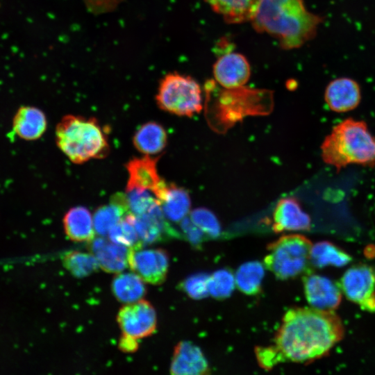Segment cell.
I'll return each mask as SVG.
<instances>
[{"label":"cell","instance_id":"obj_1","mask_svg":"<svg viewBox=\"0 0 375 375\" xmlns=\"http://www.w3.org/2000/svg\"><path fill=\"white\" fill-rule=\"evenodd\" d=\"M344 333L342 321L333 311L292 308L283 317L273 347L281 362H308L328 353Z\"/></svg>","mask_w":375,"mask_h":375},{"label":"cell","instance_id":"obj_2","mask_svg":"<svg viewBox=\"0 0 375 375\" xmlns=\"http://www.w3.org/2000/svg\"><path fill=\"white\" fill-rule=\"evenodd\" d=\"M322 20L306 10L303 0H261L251 22L256 31L274 36L282 47L290 49L310 40Z\"/></svg>","mask_w":375,"mask_h":375},{"label":"cell","instance_id":"obj_3","mask_svg":"<svg viewBox=\"0 0 375 375\" xmlns=\"http://www.w3.org/2000/svg\"><path fill=\"white\" fill-rule=\"evenodd\" d=\"M323 161L338 172L349 165L375 166V137L364 121L347 118L335 125L321 145Z\"/></svg>","mask_w":375,"mask_h":375},{"label":"cell","instance_id":"obj_4","mask_svg":"<svg viewBox=\"0 0 375 375\" xmlns=\"http://www.w3.org/2000/svg\"><path fill=\"white\" fill-rule=\"evenodd\" d=\"M59 149L74 163L103 158L109 151L105 129L92 117L66 115L56 130Z\"/></svg>","mask_w":375,"mask_h":375},{"label":"cell","instance_id":"obj_5","mask_svg":"<svg viewBox=\"0 0 375 375\" xmlns=\"http://www.w3.org/2000/svg\"><path fill=\"white\" fill-rule=\"evenodd\" d=\"M272 105V96L269 91L244 86L226 89L213 105L207 106L206 117L210 126L222 132L246 116L269 114Z\"/></svg>","mask_w":375,"mask_h":375},{"label":"cell","instance_id":"obj_6","mask_svg":"<svg viewBox=\"0 0 375 375\" xmlns=\"http://www.w3.org/2000/svg\"><path fill=\"white\" fill-rule=\"evenodd\" d=\"M312 246L311 242L301 235L281 237L268 245L265 265L280 279L295 277L302 274L310 262Z\"/></svg>","mask_w":375,"mask_h":375},{"label":"cell","instance_id":"obj_7","mask_svg":"<svg viewBox=\"0 0 375 375\" xmlns=\"http://www.w3.org/2000/svg\"><path fill=\"white\" fill-rule=\"evenodd\" d=\"M156 99L160 109L178 116L192 117L203 108L198 83L190 76L176 72L162 78Z\"/></svg>","mask_w":375,"mask_h":375},{"label":"cell","instance_id":"obj_8","mask_svg":"<svg viewBox=\"0 0 375 375\" xmlns=\"http://www.w3.org/2000/svg\"><path fill=\"white\" fill-rule=\"evenodd\" d=\"M117 320L122 335L137 340L152 335L157 326L154 308L149 301L143 299L121 308Z\"/></svg>","mask_w":375,"mask_h":375},{"label":"cell","instance_id":"obj_9","mask_svg":"<svg viewBox=\"0 0 375 375\" xmlns=\"http://www.w3.org/2000/svg\"><path fill=\"white\" fill-rule=\"evenodd\" d=\"M169 260L168 253L162 249H128V265L144 281L159 285L166 278Z\"/></svg>","mask_w":375,"mask_h":375},{"label":"cell","instance_id":"obj_10","mask_svg":"<svg viewBox=\"0 0 375 375\" xmlns=\"http://www.w3.org/2000/svg\"><path fill=\"white\" fill-rule=\"evenodd\" d=\"M303 289L306 298L313 308L333 311L340 304V289L327 277L309 274L304 278Z\"/></svg>","mask_w":375,"mask_h":375},{"label":"cell","instance_id":"obj_11","mask_svg":"<svg viewBox=\"0 0 375 375\" xmlns=\"http://www.w3.org/2000/svg\"><path fill=\"white\" fill-rule=\"evenodd\" d=\"M157 160L158 158H153L148 155L131 160L126 165L128 173L126 190H148L157 199L167 183L158 174Z\"/></svg>","mask_w":375,"mask_h":375},{"label":"cell","instance_id":"obj_12","mask_svg":"<svg viewBox=\"0 0 375 375\" xmlns=\"http://www.w3.org/2000/svg\"><path fill=\"white\" fill-rule=\"evenodd\" d=\"M213 74L221 86L234 89L245 85L250 77L251 69L243 55L230 52L217 60L213 66Z\"/></svg>","mask_w":375,"mask_h":375},{"label":"cell","instance_id":"obj_13","mask_svg":"<svg viewBox=\"0 0 375 375\" xmlns=\"http://www.w3.org/2000/svg\"><path fill=\"white\" fill-rule=\"evenodd\" d=\"M341 290L346 297L360 306L375 294V272L365 265H356L345 272Z\"/></svg>","mask_w":375,"mask_h":375},{"label":"cell","instance_id":"obj_14","mask_svg":"<svg viewBox=\"0 0 375 375\" xmlns=\"http://www.w3.org/2000/svg\"><path fill=\"white\" fill-rule=\"evenodd\" d=\"M324 100L329 109L335 112L354 110L361 100L359 84L348 77H340L328 83L324 92Z\"/></svg>","mask_w":375,"mask_h":375},{"label":"cell","instance_id":"obj_15","mask_svg":"<svg viewBox=\"0 0 375 375\" xmlns=\"http://www.w3.org/2000/svg\"><path fill=\"white\" fill-rule=\"evenodd\" d=\"M160 204L140 215H134L133 224L144 244H151L178 234L169 226Z\"/></svg>","mask_w":375,"mask_h":375},{"label":"cell","instance_id":"obj_16","mask_svg":"<svg viewBox=\"0 0 375 375\" xmlns=\"http://www.w3.org/2000/svg\"><path fill=\"white\" fill-rule=\"evenodd\" d=\"M209 372L208 361L199 347L185 341L177 344L170 365L172 374L202 375Z\"/></svg>","mask_w":375,"mask_h":375},{"label":"cell","instance_id":"obj_17","mask_svg":"<svg viewBox=\"0 0 375 375\" xmlns=\"http://www.w3.org/2000/svg\"><path fill=\"white\" fill-rule=\"evenodd\" d=\"M310 226L309 215L297 199L286 197L278 202L273 213L272 228L275 232L308 231Z\"/></svg>","mask_w":375,"mask_h":375},{"label":"cell","instance_id":"obj_18","mask_svg":"<svg viewBox=\"0 0 375 375\" xmlns=\"http://www.w3.org/2000/svg\"><path fill=\"white\" fill-rule=\"evenodd\" d=\"M90 242L89 249L103 271L118 274L127 267L128 248L102 237L94 238Z\"/></svg>","mask_w":375,"mask_h":375},{"label":"cell","instance_id":"obj_19","mask_svg":"<svg viewBox=\"0 0 375 375\" xmlns=\"http://www.w3.org/2000/svg\"><path fill=\"white\" fill-rule=\"evenodd\" d=\"M157 199L164 215L172 222H181L190 212L191 201L188 192L175 184L167 183Z\"/></svg>","mask_w":375,"mask_h":375},{"label":"cell","instance_id":"obj_20","mask_svg":"<svg viewBox=\"0 0 375 375\" xmlns=\"http://www.w3.org/2000/svg\"><path fill=\"white\" fill-rule=\"evenodd\" d=\"M44 113L35 107L22 106L16 112L12 122L13 131L26 140L40 138L47 129Z\"/></svg>","mask_w":375,"mask_h":375},{"label":"cell","instance_id":"obj_21","mask_svg":"<svg viewBox=\"0 0 375 375\" xmlns=\"http://www.w3.org/2000/svg\"><path fill=\"white\" fill-rule=\"evenodd\" d=\"M131 213L126 194H115L110 203L99 207L94 213L93 222L95 232L104 236L125 216Z\"/></svg>","mask_w":375,"mask_h":375},{"label":"cell","instance_id":"obj_22","mask_svg":"<svg viewBox=\"0 0 375 375\" xmlns=\"http://www.w3.org/2000/svg\"><path fill=\"white\" fill-rule=\"evenodd\" d=\"M215 12L230 24L251 21L261 0H206Z\"/></svg>","mask_w":375,"mask_h":375},{"label":"cell","instance_id":"obj_23","mask_svg":"<svg viewBox=\"0 0 375 375\" xmlns=\"http://www.w3.org/2000/svg\"><path fill=\"white\" fill-rule=\"evenodd\" d=\"M67 237L74 242H90L94 238L93 218L88 208L76 206L71 208L63 219Z\"/></svg>","mask_w":375,"mask_h":375},{"label":"cell","instance_id":"obj_24","mask_svg":"<svg viewBox=\"0 0 375 375\" xmlns=\"http://www.w3.org/2000/svg\"><path fill=\"white\" fill-rule=\"evenodd\" d=\"M167 142L166 131L160 124L154 122L142 125L133 137L135 147L148 156L162 151Z\"/></svg>","mask_w":375,"mask_h":375},{"label":"cell","instance_id":"obj_25","mask_svg":"<svg viewBox=\"0 0 375 375\" xmlns=\"http://www.w3.org/2000/svg\"><path fill=\"white\" fill-rule=\"evenodd\" d=\"M111 288L115 297L126 304L142 299L147 292L144 281L134 272L117 274Z\"/></svg>","mask_w":375,"mask_h":375},{"label":"cell","instance_id":"obj_26","mask_svg":"<svg viewBox=\"0 0 375 375\" xmlns=\"http://www.w3.org/2000/svg\"><path fill=\"white\" fill-rule=\"evenodd\" d=\"M351 260V257L329 242H319L312 246L310 261L317 267L326 266L343 267Z\"/></svg>","mask_w":375,"mask_h":375},{"label":"cell","instance_id":"obj_27","mask_svg":"<svg viewBox=\"0 0 375 375\" xmlns=\"http://www.w3.org/2000/svg\"><path fill=\"white\" fill-rule=\"evenodd\" d=\"M264 274V266L260 262L258 261L246 262L236 272L235 285L241 292L247 294H256L260 290Z\"/></svg>","mask_w":375,"mask_h":375},{"label":"cell","instance_id":"obj_28","mask_svg":"<svg viewBox=\"0 0 375 375\" xmlns=\"http://www.w3.org/2000/svg\"><path fill=\"white\" fill-rule=\"evenodd\" d=\"M62 262L65 269L78 278L89 276L99 267L97 258L92 253L69 251L64 254Z\"/></svg>","mask_w":375,"mask_h":375},{"label":"cell","instance_id":"obj_29","mask_svg":"<svg viewBox=\"0 0 375 375\" xmlns=\"http://www.w3.org/2000/svg\"><path fill=\"white\" fill-rule=\"evenodd\" d=\"M133 217L134 215L128 213L113 226L108 233L109 240L128 249L142 247L143 243L134 226Z\"/></svg>","mask_w":375,"mask_h":375},{"label":"cell","instance_id":"obj_30","mask_svg":"<svg viewBox=\"0 0 375 375\" xmlns=\"http://www.w3.org/2000/svg\"><path fill=\"white\" fill-rule=\"evenodd\" d=\"M235 285V277L228 269H219L209 276V294L215 298L224 299L229 297Z\"/></svg>","mask_w":375,"mask_h":375},{"label":"cell","instance_id":"obj_31","mask_svg":"<svg viewBox=\"0 0 375 375\" xmlns=\"http://www.w3.org/2000/svg\"><path fill=\"white\" fill-rule=\"evenodd\" d=\"M126 197L129 211L134 215L143 214L159 203L155 195L148 190L140 189L126 190Z\"/></svg>","mask_w":375,"mask_h":375},{"label":"cell","instance_id":"obj_32","mask_svg":"<svg viewBox=\"0 0 375 375\" xmlns=\"http://www.w3.org/2000/svg\"><path fill=\"white\" fill-rule=\"evenodd\" d=\"M190 219L206 235L217 237L220 234L221 226L215 214L205 208H198L190 212Z\"/></svg>","mask_w":375,"mask_h":375},{"label":"cell","instance_id":"obj_33","mask_svg":"<svg viewBox=\"0 0 375 375\" xmlns=\"http://www.w3.org/2000/svg\"><path fill=\"white\" fill-rule=\"evenodd\" d=\"M209 276L198 274L187 278L181 284L183 290L192 299H199L209 294Z\"/></svg>","mask_w":375,"mask_h":375},{"label":"cell","instance_id":"obj_34","mask_svg":"<svg viewBox=\"0 0 375 375\" xmlns=\"http://www.w3.org/2000/svg\"><path fill=\"white\" fill-rule=\"evenodd\" d=\"M256 353L260 365L264 369H270L275 365L281 362L273 346L258 347Z\"/></svg>","mask_w":375,"mask_h":375},{"label":"cell","instance_id":"obj_35","mask_svg":"<svg viewBox=\"0 0 375 375\" xmlns=\"http://www.w3.org/2000/svg\"><path fill=\"white\" fill-rule=\"evenodd\" d=\"M181 225L188 240L194 244L201 242L205 233L191 221L190 217H185L181 222Z\"/></svg>","mask_w":375,"mask_h":375},{"label":"cell","instance_id":"obj_36","mask_svg":"<svg viewBox=\"0 0 375 375\" xmlns=\"http://www.w3.org/2000/svg\"><path fill=\"white\" fill-rule=\"evenodd\" d=\"M119 349L126 353L135 352L138 348L137 340L122 335L119 341Z\"/></svg>","mask_w":375,"mask_h":375},{"label":"cell","instance_id":"obj_37","mask_svg":"<svg viewBox=\"0 0 375 375\" xmlns=\"http://www.w3.org/2000/svg\"><path fill=\"white\" fill-rule=\"evenodd\" d=\"M360 307L369 312H375V294L367 301L362 303Z\"/></svg>","mask_w":375,"mask_h":375}]
</instances>
